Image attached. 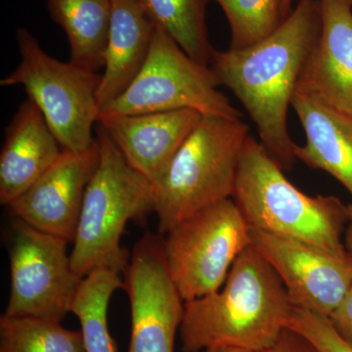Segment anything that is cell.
Returning a JSON list of instances; mask_svg holds the SVG:
<instances>
[{"label":"cell","mask_w":352,"mask_h":352,"mask_svg":"<svg viewBox=\"0 0 352 352\" xmlns=\"http://www.w3.org/2000/svg\"><path fill=\"white\" fill-rule=\"evenodd\" d=\"M193 352H252L247 351V349H238V347L232 346H214L208 347V349H203L200 351Z\"/></svg>","instance_id":"d4e9b609"},{"label":"cell","mask_w":352,"mask_h":352,"mask_svg":"<svg viewBox=\"0 0 352 352\" xmlns=\"http://www.w3.org/2000/svg\"><path fill=\"white\" fill-rule=\"evenodd\" d=\"M250 127L242 119L201 116L164 175L153 183L161 234L203 208L232 198Z\"/></svg>","instance_id":"277c9868"},{"label":"cell","mask_w":352,"mask_h":352,"mask_svg":"<svg viewBox=\"0 0 352 352\" xmlns=\"http://www.w3.org/2000/svg\"><path fill=\"white\" fill-rule=\"evenodd\" d=\"M328 317L336 330L352 346V286L339 307Z\"/></svg>","instance_id":"603a6c76"},{"label":"cell","mask_w":352,"mask_h":352,"mask_svg":"<svg viewBox=\"0 0 352 352\" xmlns=\"http://www.w3.org/2000/svg\"><path fill=\"white\" fill-rule=\"evenodd\" d=\"M223 10L230 28V47H249L272 34L293 9L285 0H208Z\"/></svg>","instance_id":"44dd1931"},{"label":"cell","mask_w":352,"mask_h":352,"mask_svg":"<svg viewBox=\"0 0 352 352\" xmlns=\"http://www.w3.org/2000/svg\"><path fill=\"white\" fill-rule=\"evenodd\" d=\"M318 41L303 67L296 90L352 117L351 0H319Z\"/></svg>","instance_id":"7c38bea8"},{"label":"cell","mask_w":352,"mask_h":352,"mask_svg":"<svg viewBox=\"0 0 352 352\" xmlns=\"http://www.w3.org/2000/svg\"><path fill=\"white\" fill-rule=\"evenodd\" d=\"M0 352H85L80 331L36 317L0 318Z\"/></svg>","instance_id":"ffe728a7"},{"label":"cell","mask_w":352,"mask_h":352,"mask_svg":"<svg viewBox=\"0 0 352 352\" xmlns=\"http://www.w3.org/2000/svg\"><path fill=\"white\" fill-rule=\"evenodd\" d=\"M157 29L199 63L210 66L214 48L206 23L208 0H141Z\"/></svg>","instance_id":"d6986e66"},{"label":"cell","mask_w":352,"mask_h":352,"mask_svg":"<svg viewBox=\"0 0 352 352\" xmlns=\"http://www.w3.org/2000/svg\"><path fill=\"white\" fill-rule=\"evenodd\" d=\"M97 124L98 166L85 191L69 254L74 271L82 278L98 267L124 273L131 258L120 244L126 223L154 212L152 183L129 166Z\"/></svg>","instance_id":"5b68a950"},{"label":"cell","mask_w":352,"mask_h":352,"mask_svg":"<svg viewBox=\"0 0 352 352\" xmlns=\"http://www.w3.org/2000/svg\"><path fill=\"white\" fill-rule=\"evenodd\" d=\"M96 138L85 151L63 149L54 164L8 208L16 219L73 243L88 183L98 166Z\"/></svg>","instance_id":"8fae6325"},{"label":"cell","mask_w":352,"mask_h":352,"mask_svg":"<svg viewBox=\"0 0 352 352\" xmlns=\"http://www.w3.org/2000/svg\"><path fill=\"white\" fill-rule=\"evenodd\" d=\"M346 249L352 254V222L349 226V230H347L346 235Z\"/></svg>","instance_id":"484cf974"},{"label":"cell","mask_w":352,"mask_h":352,"mask_svg":"<svg viewBox=\"0 0 352 352\" xmlns=\"http://www.w3.org/2000/svg\"><path fill=\"white\" fill-rule=\"evenodd\" d=\"M63 151L34 102L28 97L6 129L0 154V204L9 207L31 188Z\"/></svg>","instance_id":"5bb4252c"},{"label":"cell","mask_w":352,"mask_h":352,"mask_svg":"<svg viewBox=\"0 0 352 352\" xmlns=\"http://www.w3.org/2000/svg\"><path fill=\"white\" fill-rule=\"evenodd\" d=\"M164 235V261L184 302L221 288L252 245L251 227L232 198L203 208Z\"/></svg>","instance_id":"52a82bcc"},{"label":"cell","mask_w":352,"mask_h":352,"mask_svg":"<svg viewBox=\"0 0 352 352\" xmlns=\"http://www.w3.org/2000/svg\"><path fill=\"white\" fill-rule=\"evenodd\" d=\"M212 69L192 59L168 34L156 28L149 55L129 87L99 118L192 109L201 116L242 119L217 89Z\"/></svg>","instance_id":"ba28073f"},{"label":"cell","mask_w":352,"mask_h":352,"mask_svg":"<svg viewBox=\"0 0 352 352\" xmlns=\"http://www.w3.org/2000/svg\"><path fill=\"white\" fill-rule=\"evenodd\" d=\"M285 1H286L287 6L292 8V3H293L294 0H285Z\"/></svg>","instance_id":"4316f807"},{"label":"cell","mask_w":352,"mask_h":352,"mask_svg":"<svg viewBox=\"0 0 352 352\" xmlns=\"http://www.w3.org/2000/svg\"><path fill=\"white\" fill-rule=\"evenodd\" d=\"M292 107L307 136L305 145H296V159L332 175L352 197V117L298 90Z\"/></svg>","instance_id":"2e32d148"},{"label":"cell","mask_w":352,"mask_h":352,"mask_svg":"<svg viewBox=\"0 0 352 352\" xmlns=\"http://www.w3.org/2000/svg\"><path fill=\"white\" fill-rule=\"evenodd\" d=\"M252 245L281 279L295 307L330 316L352 286V254L251 228Z\"/></svg>","instance_id":"30bf717a"},{"label":"cell","mask_w":352,"mask_h":352,"mask_svg":"<svg viewBox=\"0 0 352 352\" xmlns=\"http://www.w3.org/2000/svg\"><path fill=\"white\" fill-rule=\"evenodd\" d=\"M293 308L281 279L251 245L236 259L221 288L184 303L183 351L232 346L263 351L286 330Z\"/></svg>","instance_id":"7a4b0ae2"},{"label":"cell","mask_w":352,"mask_h":352,"mask_svg":"<svg viewBox=\"0 0 352 352\" xmlns=\"http://www.w3.org/2000/svg\"><path fill=\"white\" fill-rule=\"evenodd\" d=\"M201 115L192 109L98 120L133 170L156 182Z\"/></svg>","instance_id":"4fadbf2b"},{"label":"cell","mask_w":352,"mask_h":352,"mask_svg":"<svg viewBox=\"0 0 352 352\" xmlns=\"http://www.w3.org/2000/svg\"><path fill=\"white\" fill-rule=\"evenodd\" d=\"M50 17L68 38L69 62L97 72L104 55L112 16L111 0H45Z\"/></svg>","instance_id":"e0dca14e"},{"label":"cell","mask_w":352,"mask_h":352,"mask_svg":"<svg viewBox=\"0 0 352 352\" xmlns=\"http://www.w3.org/2000/svg\"><path fill=\"white\" fill-rule=\"evenodd\" d=\"M13 227L10 295L3 314L61 322L82 280L72 266L69 243L20 219Z\"/></svg>","instance_id":"9c48e42d"},{"label":"cell","mask_w":352,"mask_h":352,"mask_svg":"<svg viewBox=\"0 0 352 352\" xmlns=\"http://www.w3.org/2000/svg\"><path fill=\"white\" fill-rule=\"evenodd\" d=\"M16 38L19 64L0 85L25 88L63 149L78 152L91 147L100 113L97 92L102 75L50 56L24 28L17 30Z\"/></svg>","instance_id":"8992f818"},{"label":"cell","mask_w":352,"mask_h":352,"mask_svg":"<svg viewBox=\"0 0 352 352\" xmlns=\"http://www.w3.org/2000/svg\"><path fill=\"white\" fill-rule=\"evenodd\" d=\"M119 271L98 267L82 278L72 303L71 312L80 324L85 352H118L109 330L108 308L117 289H124Z\"/></svg>","instance_id":"ac0fdd59"},{"label":"cell","mask_w":352,"mask_h":352,"mask_svg":"<svg viewBox=\"0 0 352 352\" xmlns=\"http://www.w3.org/2000/svg\"><path fill=\"white\" fill-rule=\"evenodd\" d=\"M232 199L251 228L340 256L349 254L342 235L352 222L351 207L337 197L300 191L252 136L245 143Z\"/></svg>","instance_id":"3957f363"},{"label":"cell","mask_w":352,"mask_h":352,"mask_svg":"<svg viewBox=\"0 0 352 352\" xmlns=\"http://www.w3.org/2000/svg\"><path fill=\"white\" fill-rule=\"evenodd\" d=\"M261 352H316V351L298 333L286 329L272 346Z\"/></svg>","instance_id":"cb8c5ba5"},{"label":"cell","mask_w":352,"mask_h":352,"mask_svg":"<svg viewBox=\"0 0 352 352\" xmlns=\"http://www.w3.org/2000/svg\"><path fill=\"white\" fill-rule=\"evenodd\" d=\"M287 329L298 333L316 352H352V346L333 327L328 316L307 308L295 307Z\"/></svg>","instance_id":"7402d4cb"},{"label":"cell","mask_w":352,"mask_h":352,"mask_svg":"<svg viewBox=\"0 0 352 352\" xmlns=\"http://www.w3.org/2000/svg\"><path fill=\"white\" fill-rule=\"evenodd\" d=\"M321 29L319 0H298L283 24L243 50L214 51L210 68L258 129L264 149L284 171L296 162L288 111Z\"/></svg>","instance_id":"6da1fadb"},{"label":"cell","mask_w":352,"mask_h":352,"mask_svg":"<svg viewBox=\"0 0 352 352\" xmlns=\"http://www.w3.org/2000/svg\"><path fill=\"white\" fill-rule=\"evenodd\" d=\"M112 16L97 92L99 110L118 98L138 75L149 55L156 25L141 0H111Z\"/></svg>","instance_id":"9a60e30c"},{"label":"cell","mask_w":352,"mask_h":352,"mask_svg":"<svg viewBox=\"0 0 352 352\" xmlns=\"http://www.w3.org/2000/svg\"><path fill=\"white\" fill-rule=\"evenodd\" d=\"M351 6H352V0H351Z\"/></svg>","instance_id":"83f0119b"}]
</instances>
